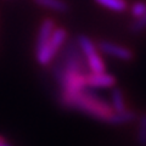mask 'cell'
Here are the masks:
<instances>
[{
	"label": "cell",
	"instance_id": "obj_1",
	"mask_svg": "<svg viewBox=\"0 0 146 146\" xmlns=\"http://www.w3.org/2000/svg\"><path fill=\"white\" fill-rule=\"evenodd\" d=\"M58 102L61 106L66 108L76 110V111L88 115L95 119L106 123L108 122L110 117L112 116V113L115 112L111 104L98 96L93 90H90V88H85L78 93L73 94L61 93L60 98H58Z\"/></svg>",
	"mask_w": 146,
	"mask_h": 146
},
{
	"label": "cell",
	"instance_id": "obj_2",
	"mask_svg": "<svg viewBox=\"0 0 146 146\" xmlns=\"http://www.w3.org/2000/svg\"><path fill=\"white\" fill-rule=\"evenodd\" d=\"M66 39H67V31L65 28H62V27L55 28L49 42L44 44L42 48L35 50L36 62L42 66H48L52 61L55 55L58 52V50L61 49L63 43L66 42Z\"/></svg>",
	"mask_w": 146,
	"mask_h": 146
},
{
	"label": "cell",
	"instance_id": "obj_3",
	"mask_svg": "<svg viewBox=\"0 0 146 146\" xmlns=\"http://www.w3.org/2000/svg\"><path fill=\"white\" fill-rule=\"evenodd\" d=\"M77 43H78V46L80 49L82 54L84 55L86 65H88L90 72H94V73L105 72V63L102 61V58L100 57V55L96 52V46L91 42L89 36H86L84 34L78 35Z\"/></svg>",
	"mask_w": 146,
	"mask_h": 146
},
{
	"label": "cell",
	"instance_id": "obj_4",
	"mask_svg": "<svg viewBox=\"0 0 146 146\" xmlns=\"http://www.w3.org/2000/svg\"><path fill=\"white\" fill-rule=\"evenodd\" d=\"M98 48L101 50L104 54H107L110 56H113L122 61H131L134 57V54L130 49L122 46L119 44H115L107 40H101L98 44Z\"/></svg>",
	"mask_w": 146,
	"mask_h": 146
},
{
	"label": "cell",
	"instance_id": "obj_5",
	"mask_svg": "<svg viewBox=\"0 0 146 146\" xmlns=\"http://www.w3.org/2000/svg\"><path fill=\"white\" fill-rule=\"evenodd\" d=\"M116 84V78L106 72L100 73H86L85 74V86L90 89L96 88H112Z\"/></svg>",
	"mask_w": 146,
	"mask_h": 146
},
{
	"label": "cell",
	"instance_id": "obj_6",
	"mask_svg": "<svg viewBox=\"0 0 146 146\" xmlns=\"http://www.w3.org/2000/svg\"><path fill=\"white\" fill-rule=\"evenodd\" d=\"M55 27V22L51 18H45L42 22V25L39 27V33H38V38H36V44H35V50L42 48L44 44H46L49 42L50 36H51Z\"/></svg>",
	"mask_w": 146,
	"mask_h": 146
},
{
	"label": "cell",
	"instance_id": "obj_7",
	"mask_svg": "<svg viewBox=\"0 0 146 146\" xmlns=\"http://www.w3.org/2000/svg\"><path fill=\"white\" fill-rule=\"evenodd\" d=\"M136 119V113L129 110L122 112H113L112 116L108 119V124H113V125H119V124H125V123H130Z\"/></svg>",
	"mask_w": 146,
	"mask_h": 146
},
{
	"label": "cell",
	"instance_id": "obj_8",
	"mask_svg": "<svg viewBox=\"0 0 146 146\" xmlns=\"http://www.w3.org/2000/svg\"><path fill=\"white\" fill-rule=\"evenodd\" d=\"M35 4H38L39 6L50 9L56 12L60 13H66L68 11V4L65 3L63 0H33Z\"/></svg>",
	"mask_w": 146,
	"mask_h": 146
},
{
	"label": "cell",
	"instance_id": "obj_9",
	"mask_svg": "<svg viewBox=\"0 0 146 146\" xmlns=\"http://www.w3.org/2000/svg\"><path fill=\"white\" fill-rule=\"evenodd\" d=\"M111 106L115 112H122L125 111V102H124V96L119 88H113L111 93Z\"/></svg>",
	"mask_w": 146,
	"mask_h": 146
},
{
	"label": "cell",
	"instance_id": "obj_10",
	"mask_svg": "<svg viewBox=\"0 0 146 146\" xmlns=\"http://www.w3.org/2000/svg\"><path fill=\"white\" fill-rule=\"evenodd\" d=\"M94 1L116 12H123L127 9L125 0H94Z\"/></svg>",
	"mask_w": 146,
	"mask_h": 146
},
{
	"label": "cell",
	"instance_id": "obj_11",
	"mask_svg": "<svg viewBox=\"0 0 146 146\" xmlns=\"http://www.w3.org/2000/svg\"><path fill=\"white\" fill-rule=\"evenodd\" d=\"M136 141L140 146H146V113L139 118V128L136 134Z\"/></svg>",
	"mask_w": 146,
	"mask_h": 146
},
{
	"label": "cell",
	"instance_id": "obj_12",
	"mask_svg": "<svg viewBox=\"0 0 146 146\" xmlns=\"http://www.w3.org/2000/svg\"><path fill=\"white\" fill-rule=\"evenodd\" d=\"M145 29H146V12L143 16L135 18L129 26V31H130V33H133V34L141 33V32H144Z\"/></svg>",
	"mask_w": 146,
	"mask_h": 146
},
{
	"label": "cell",
	"instance_id": "obj_13",
	"mask_svg": "<svg viewBox=\"0 0 146 146\" xmlns=\"http://www.w3.org/2000/svg\"><path fill=\"white\" fill-rule=\"evenodd\" d=\"M130 12L135 18H138L140 16H143L146 12V3L144 1H136L133 4V6L130 9Z\"/></svg>",
	"mask_w": 146,
	"mask_h": 146
},
{
	"label": "cell",
	"instance_id": "obj_14",
	"mask_svg": "<svg viewBox=\"0 0 146 146\" xmlns=\"http://www.w3.org/2000/svg\"><path fill=\"white\" fill-rule=\"evenodd\" d=\"M0 146H11L10 144H7L6 141H5V139L3 138L1 135H0Z\"/></svg>",
	"mask_w": 146,
	"mask_h": 146
}]
</instances>
